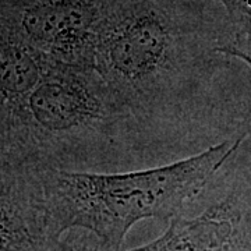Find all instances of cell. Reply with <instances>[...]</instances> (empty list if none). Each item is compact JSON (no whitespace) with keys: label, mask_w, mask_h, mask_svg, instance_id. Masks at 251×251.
<instances>
[{"label":"cell","mask_w":251,"mask_h":251,"mask_svg":"<svg viewBox=\"0 0 251 251\" xmlns=\"http://www.w3.org/2000/svg\"><path fill=\"white\" fill-rule=\"evenodd\" d=\"M230 35L214 0H125L100 35L95 69L145 130L218 70Z\"/></svg>","instance_id":"6da1fadb"},{"label":"cell","mask_w":251,"mask_h":251,"mask_svg":"<svg viewBox=\"0 0 251 251\" xmlns=\"http://www.w3.org/2000/svg\"><path fill=\"white\" fill-rule=\"evenodd\" d=\"M0 122L1 166L35 169L100 172L144 131L97 69L52 60Z\"/></svg>","instance_id":"7a4b0ae2"},{"label":"cell","mask_w":251,"mask_h":251,"mask_svg":"<svg viewBox=\"0 0 251 251\" xmlns=\"http://www.w3.org/2000/svg\"><path fill=\"white\" fill-rule=\"evenodd\" d=\"M234 137L165 166L131 172L39 169L52 244L81 229L103 251H120L126 234L143 219L172 221L183 215L234 156Z\"/></svg>","instance_id":"3957f363"},{"label":"cell","mask_w":251,"mask_h":251,"mask_svg":"<svg viewBox=\"0 0 251 251\" xmlns=\"http://www.w3.org/2000/svg\"><path fill=\"white\" fill-rule=\"evenodd\" d=\"M123 1L0 0V28L52 62L95 69L100 35Z\"/></svg>","instance_id":"277c9868"},{"label":"cell","mask_w":251,"mask_h":251,"mask_svg":"<svg viewBox=\"0 0 251 251\" xmlns=\"http://www.w3.org/2000/svg\"><path fill=\"white\" fill-rule=\"evenodd\" d=\"M126 251H251V201L246 179L234 181L201 215L177 216L156 240Z\"/></svg>","instance_id":"5b68a950"},{"label":"cell","mask_w":251,"mask_h":251,"mask_svg":"<svg viewBox=\"0 0 251 251\" xmlns=\"http://www.w3.org/2000/svg\"><path fill=\"white\" fill-rule=\"evenodd\" d=\"M1 251H48L45 197L41 172L1 166Z\"/></svg>","instance_id":"8992f818"},{"label":"cell","mask_w":251,"mask_h":251,"mask_svg":"<svg viewBox=\"0 0 251 251\" xmlns=\"http://www.w3.org/2000/svg\"><path fill=\"white\" fill-rule=\"evenodd\" d=\"M219 53L224 54L229 59H239L243 63H246L251 69V39L249 38H243V36L230 35V38L225 42L224 45L219 48ZM251 135V109L249 116L246 119L242 130L239 131V135L236 137L233 144V153L239 151L240 145H242L249 137Z\"/></svg>","instance_id":"52a82bcc"},{"label":"cell","mask_w":251,"mask_h":251,"mask_svg":"<svg viewBox=\"0 0 251 251\" xmlns=\"http://www.w3.org/2000/svg\"><path fill=\"white\" fill-rule=\"evenodd\" d=\"M224 10L232 34L251 39V0H214Z\"/></svg>","instance_id":"ba28073f"},{"label":"cell","mask_w":251,"mask_h":251,"mask_svg":"<svg viewBox=\"0 0 251 251\" xmlns=\"http://www.w3.org/2000/svg\"><path fill=\"white\" fill-rule=\"evenodd\" d=\"M48 251H103L99 240L92 234L90 236H70L57 242Z\"/></svg>","instance_id":"9c48e42d"},{"label":"cell","mask_w":251,"mask_h":251,"mask_svg":"<svg viewBox=\"0 0 251 251\" xmlns=\"http://www.w3.org/2000/svg\"><path fill=\"white\" fill-rule=\"evenodd\" d=\"M247 190H249V196H250V201H251V177L247 179Z\"/></svg>","instance_id":"30bf717a"}]
</instances>
